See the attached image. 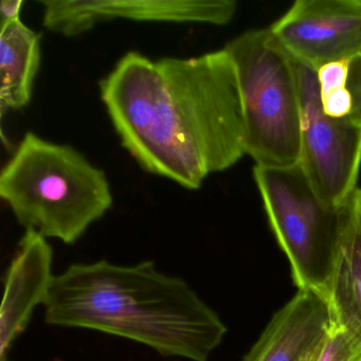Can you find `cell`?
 Returning a JSON list of instances; mask_svg holds the SVG:
<instances>
[{"label": "cell", "mask_w": 361, "mask_h": 361, "mask_svg": "<svg viewBox=\"0 0 361 361\" xmlns=\"http://www.w3.org/2000/svg\"><path fill=\"white\" fill-rule=\"evenodd\" d=\"M100 94L139 166L185 189H198L246 155L238 73L225 48L157 61L128 52L101 82Z\"/></svg>", "instance_id": "obj_1"}, {"label": "cell", "mask_w": 361, "mask_h": 361, "mask_svg": "<svg viewBox=\"0 0 361 361\" xmlns=\"http://www.w3.org/2000/svg\"><path fill=\"white\" fill-rule=\"evenodd\" d=\"M44 305L48 324L96 329L193 361L208 360L227 333L185 281L151 261L73 264L54 276Z\"/></svg>", "instance_id": "obj_2"}, {"label": "cell", "mask_w": 361, "mask_h": 361, "mask_svg": "<svg viewBox=\"0 0 361 361\" xmlns=\"http://www.w3.org/2000/svg\"><path fill=\"white\" fill-rule=\"evenodd\" d=\"M0 196L18 223L77 242L113 206L106 175L69 145L27 133L0 174Z\"/></svg>", "instance_id": "obj_3"}, {"label": "cell", "mask_w": 361, "mask_h": 361, "mask_svg": "<svg viewBox=\"0 0 361 361\" xmlns=\"http://www.w3.org/2000/svg\"><path fill=\"white\" fill-rule=\"evenodd\" d=\"M225 49L238 73L246 155L255 166H297L302 109L295 61L269 27L242 33Z\"/></svg>", "instance_id": "obj_4"}, {"label": "cell", "mask_w": 361, "mask_h": 361, "mask_svg": "<svg viewBox=\"0 0 361 361\" xmlns=\"http://www.w3.org/2000/svg\"><path fill=\"white\" fill-rule=\"evenodd\" d=\"M253 178L295 286L324 299L348 202L335 207L321 200L299 164L255 166Z\"/></svg>", "instance_id": "obj_5"}, {"label": "cell", "mask_w": 361, "mask_h": 361, "mask_svg": "<svg viewBox=\"0 0 361 361\" xmlns=\"http://www.w3.org/2000/svg\"><path fill=\"white\" fill-rule=\"evenodd\" d=\"M302 109L299 166L321 200L342 207L357 190L361 126L323 111L317 71L295 62Z\"/></svg>", "instance_id": "obj_6"}, {"label": "cell", "mask_w": 361, "mask_h": 361, "mask_svg": "<svg viewBox=\"0 0 361 361\" xmlns=\"http://www.w3.org/2000/svg\"><path fill=\"white\" fill-rule=\"evenodd\" d=\"M293 61L318 71L361 56V0H298L269 27Z\"/></svg>", "instance_id": "obj_7"}, {"label": "cell", "mask_w": 361, "mask_h": 361, "mask_svg": "<svg viewBox=\"0 0 361 361\" xmlns=\"http://www.w3.org/2000/svg\"><path fill=\"white\" fill-rule=\"evenodd\" d=\"M39 4L45 28L68 37L114 20L224 26L233 20L238 10L234 0H51Z\"/></svg>", "instance_id": "obj_8"}, {"label": "cell", "mask_w": 361, "mask_h": 361, "mask_svg": "<svg viewBox=\"0 0 361 361\" xmlns=\"http://www.w3.org/2000/svg\"><path fill=\"white\" fill-rule=\"evenodd\" d=\"M52 255L46 238L27 229L6 276L0 308V361H9L14 340L26 329L33 310L47 299L54 279Z\"/></svg>", "instance_id": "obj_9"}, {"label": "cell", "mask_w": 361, "mask_h": 361, "mask_svg": "<svg viewBox=\"0 0 361 361\" xmlns=\"http://www.w3.org/2000/svg\"><path fill=\"white\" fill-rule=\"evenodd\" d=\"M331 325L325 300L299 290L274 314L243 361H303L324 341Z\"/></svg>", "instance_id": "obj_10"}, {"label": "cell", "mask_w": 361, "mask_h": 361, "mask_svg": "<svg viewBox=\"0 0 361 361\" xmlns=\"http://www.w3.org/2000/svg\"><path fill=\"white\" fill-rule=\"evenodd\" d=\"M325 302L331 324L361 337V188L344 210L343 221L327 279Z\"/></svg>", "instance_id": "obj_11"}, {"label": "cell", "mask_w": 361, "mask_h": 361, "mask_svg": "<svg viewBox=\"0 0 361 361\" xmlns=\"http://www.w3.org/2000/svg\"><path fill=\"white\" fill-rule=\"evenodd\" d=\"M39 62L41 35L25 26L20 18L1 25V109L18 111L29 104Z\"/></svg>", "instance_id": "obj_12"}, {"label": "cell", "mask_w": 361, "mask_h": 361, "mask_svg": "<svg viewBox=\"0 0 361 361\" xmlns=\"http://www.w3.org/2000/svg\"><path fill=\"white\" fill-rule=\"evenodd\" d=\"M316 361H361V337L331 324Z\"/></svg>", "instance_id": "obj_13"}, {"label": "cell", "mask_w": 361, "mask_h": 361, "mask_svg": "<svg viewBox=\"0 0 361 361\" xmlns=\"http://www.w3.org/2000/svg\"><path fill=\"white\" fill-rule=\"evenodd\" d=\"M353 60L337 61L323 65L317 71L321 94L348 87Z\"/></svg>", "instance_id": "obj_14"}, {"label": "cell", "mask_w": 361, "mask_h": 361, "mask_svg": "<svg viewBox=\"0 0 361 361\" xmlns=\"http://www.w3.org/2000/svg\"><path fill=\"white\" fill-rule=\"evenodd\" d=\"M321 105L325 115L335 119L348 118L353 111V97L348 87L321 94Z\"/></svg>", "instance_id": "obj_15"}, {"label": "cell", "mask_w": 361, "mask_h": 361, "mask_svg": "<svg viewBox=\"0 0 361 361\" xmlns=\"http://www.w3.org/2000/svg\"><path fill=\"white\" fill-rule=\"evenodd\" d=\"M348 88L353 97V111L348 118L361 126V56L352 61Z\"/></svg>", "instance_id": "obj_16"}, {"label": "cell", "mask_w": 361, "mask_h": 361, "mask_svg": "<svg viewBox=\"0 0 361 361\" xmlns=\"http://www.w3.org/2000/svg\"><path fill=\"white\" fill-rule=\"evenodd\" d=\"M23 4H24L23 0H3L0 4L1 25L20 18V13Z\"/></svg>", "instance_id": "obj_17"}, {"label": "cell", "mask_w": 361, "mask_h": 361, "mask_svg": "<svg viewBox=\"0 0 361 361\" xmlns=\"http://www.w3.org/2000/svg\"><path fill=\"white\" fill-rule=\"evenodd\" d=\"M324 341H323L322 343H321L320 345H319L318 348H317L316 350H314V352L310 353V354L308 355V356L306 357V358L304 359L303 361H316L317 358H318L319 354H320V350L321 348H322L323 344H324Z\"/></svg>", "instance_id": "obj_18"}]
</instances>
